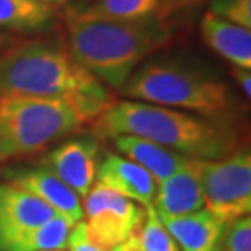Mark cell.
Segmentation results:
<instances>
[{
  "mask_svg": "<svg viewBox=\"0 0 251 251\" xmlns=\"http://www.w3.org/2000/svg\"><path fill=\"white\" fill-rule=\"evenodd\" d=\"M92 130L108 139L142 137L189 158L217 160L238 149V135L232 124L127 98L109 103L92 123Z\"/></svg>",
  "mask_w": 251,
  "mask_h": 251,
  "instance_id": "6da1fadb",
  "label": "cell"
},
{
  "mask_svg": "<svg viewBox=\"0 0 251 251\" xmlns=\"http://www.w3.org/2000/svg\"><path fill=\"white\" fill-rule=\"evenodd\" d=\"M67 48L103 85L123 88L130 74L165 48L173 36L167 22L149 18L140 22L83 20L65 13Z\"/></svg>",
  "mask_w": 251,
  "mask_h": 251,
  "instance_id": "7a4b0ae2",
  "label": "cell"
},
{
  "mask_svg": "<svg viewBox=\"0 0 251 251\" xmlns=\"http://www.w3.org/2000/svg\"><path fill=\"white\" fill-rule=\"evenodd\" d=\"M109 103L83 95H0V162L41 152L92 124Z\"/></svg>",
  "mask_w": 251,
  "mask_h": 251,
  "instance_id": "3957f363",
  "label": "cell"
},
{
  "mask_svg": "<svg viewBox=\"0 0 251 251\" xmlns=\"http://www.w3.org/2000/svg\"><path fill=\"white\" fill-rule=\"evenodd\" d=\"M127 100L186 111L210 121L228 123L237 111L232 90L207 69L183 59H147L121 88Z\"/></svg>",
  "mask_w": 251,
  "mask_h": 251,
  "instance_id": "277c9868",
  "label": "cell"
},
{
  "mask_svg": "<svg viewBox=\"0 0 251 251\" xmlns=\"http://www.w3.org/2000/svg\"><path fill=\"white\" fill-rule=\"evenodd\" d=\"M0 95L92 97L113 101L106 87L52 39H28L0 49Z\"/></svg>",
  "mask_w": 251,
  "mask_h": 251,
  "instance_id": "5b68a950",
  "label": "cell"
},
{
  "mask_svg": "<svg viewBox=\"0 0 251 251\" xmlns=\"http://www.w3.org/2000/svg\"><path fill=\"white\" fill-rule=\"evenodd\" d=\"M199 162L204 205L225 222L251 212V153L240 147L224 158Z\"/></svg>",
  "mask_w": 251,
  "mask_h": 251,
  "instance_id": "8992f818",
  "label": "cell"
},
{
  "mask_svg": "<svg viewBox=\"0 0 251 251\" xmlns=\"http://www.w3.org/2000/svg\"><path fill=\"white\" fill-rule=\"evenodd\" d=\"M88 237L104 248H118L140 230L145 209L95 181L82 201Z\"/></svg>",
  "mask_w": 251,
  "mask_h": 251,
  "instance_id": "52a82bcc",
  "label": "cell"
},
{
  "mask_svg": "<svg viewBox=\"0 0 251 251\" xmlns=\"http://www.w3.org/2000/svg\"><path fill=\"white\" fill-rule=\"evenodd\" d=\"M39 163L51 170L83 201L97 179L100 144L93 137L64 140L44 155Z\"/></svg>",
  "mask_w": 251,
  "mask_h": 251,
  "instance_id": "ba28073f",
  "label": "cell"
},
{
  "mask_svg": "<svg viewBox=\"0 0 251 251\" xmlns=\"http://www.w3.org/2000/svg\"><path fill=\"white\" fill-rule=\"evenodd\" d=\"M5 181L28 191L46 202L57 215H62L70 224L83 220L82 199L74 193L61 178H57L44 165L34 167H10L2 172Z\"/></svg>",
  "mask_w": 251,
  "mask_h": 251,
  "instance_id": "9c48e42d",
  "label": "cell"
},
{
  "mask_svg": "<svg viewBox=\"0 0 251 251\" xmlns=\"http://www.w3.org/2000/svg\"><path fill=\"white\" fill-rule=\"evenodd\" d=\"M152 207L160 217H178L205 207L198 158H189L183 168L158 184Z\"/></svg>",
  "mask_w": 251,
  "mask_h": 251,
  "instance_id": "30bf717a",
  "label": "cell"
},
{
  "mask_svg": "<svg viewBox=\"0 0 251 251\" xmlns=\"http://www.w3.org/2000/svg\"><path fill=\"white\" fill-rule=\"evenodd\" d=\"M97 183L116 191L135 204L149 209L153 205L157 183L142 167L119 153H106L97 168Z\"/></svg>",
  "mask_w": 251,
  "mask_h": 251,
  "instance_id": "8fae6325",
  "label": "cell"
},
{
  "mask_svg": "<svg viewBox=\"0 0 251 251\" xmlns=\"http://www.w3.org/2000/svg\"><path fill=\"white\" fill-rule=\"evenodd\" d=\"M160 220L176 242L179 251H222L224 248L227 222L209 209L204 207L178 217H160Z\"/></svg>",
  "mask_w": 251,
  "mask_h": 251,
  "instance_id": "7c38bea8",
  "label": "cell"
},
{
  "mask_svg": "<svg viewBox=\"0 0 251 251\" xmlns=\"http://www.w3.org/2000/svg\"><path fill=\"white\" fill-rule=\"evenodd\" d=\"M57 215L46 202L10 183H0V240Z\"/></svg>",
  "mask_w": 251,
  "mask_h": 251,
  "instance_id": "4fadbf2b",
  "label": "cell"
},
{
  "mask_svg": "<svg viewBox=\"0 0 251 251\" xmlns=\"http://www.w3.org/2000/svg\"><path fill=\"white\" fill-rule=\"evenodd\" d=\"M199 31L204 43L230 65L251 69V29L205 12L201 18Z\"/></svg>",
  "mask_w": 251,
  "mask_h": 251,
  "instance_id": "5bb4252c",
  "label": "cell"
},
{
  "mask_svg": "<svg viewBox=\"0 0 251 251\" xmlns=\"http://www.w3.org/2000/svg\"><path fill=\"white\" fill-rule=\"evenodd\" d=\"M113 140L119 152L142 167L155 179L157 186L189 162L186 155L135 135H116Z\"/></svg>",
  "mask_w": 251,
  "mask_h": 251,
  "instance_id": "9a60e30c",
  "label": "cell"
},
{
  "mask_svg": "<svg viewBox=\"0 0 251 251\" xmlns=\"http://www.w3.org/2000/svg\"><path fill=\"white\" fill-rule=\"evenodd\" d=\"M74 224L62 215L25 228L0 240V251H52L64 250Z\"/></svg>",
  "mask_w": 251,
  "mask_h": 251,
  "instance_id": "2e32d148",
  "label": "cell"
},
{
  "mask_svg": "<svg viewBox=\"0 0 251 251\" xmlns=\"http://www.w3.org/2000/svg\"><path fill=\"white\" fill-rule=\"evenodd\" d=\"M160 0H90L69 8L70 13L83 20H111V22H140L155 18Z\"/></svg>",
  "mask_w": 251,
  "mask_h": 251,
  "instance_id": "e0dca14e",
  "label": "cell"
},
{
  "mask_svg": "<svg viewBox=\"0 0 251 251\" xmlns=\"http://www.w3.org/2000/svg\"><path fill=\"white\" fill-rule=\"evenodd\" d=\"M57 8L41 0H0V28L36 33L51 26Z\"/></svg>",
  "mask_w": 251,
  "mask_h": 251,
  "instance_id": "ac0fdd59",
  "label": "cell"
},
{
  "mask_svg": "<svg viewBox=\"0 0 251 251\" xmlns=\"http://www.w3.org/2000/svg\"><path fill=\"white\" fill-rule=\"evenodd\" d=\"M123 251H179L176 242L165 228L157 210L145 209V219L140 230L121 245Z\"/></svg>",
  "mask_w": 251,
  "mask_h": 251,
  "instance_id": "d6986e66",
  "label": "cell"
},
{
  "mask_svg": "<svg viewBox=\"0 0 251 251\" xmlns=\"http://www.w3.org/2000/svg\"><path fill=\"white\" fill-rule=\"evenodd\" d=\"M209 12L225 22L251 29V0H212Z\"/></svg>",
  "mask_w": 251,
  "mask_h": 251,
  "instance_id": "ffe728a7",
  "label": "cell"
},
{
  "mask_svg": "<svg viewBox=\"0 0 251 251\" xmlns=\"http://www.w3.org/2000/svg\"><path fill=\"white\" fill-rule=\"evenodd\" d=\"M222 251H251V219L250 215L227 222Z\"/></svg>",
  "mask_w": 251,
  "mask_h": 251,
  "instance_id": "44dd1931",
  "label": "cell"
},
{
  "mask_svg": "<svg viewBox=\"0 0 251 251\" xmlns=\"http://www.w3.org/2000/svg\"><path fill=\"white\" fill-rule=\"evenodd\" d=\"M65 248H67V251H123L121 247L104 248V247H100V245L95 243L93 240L88 237L83 220H80L78 224H75L72 230H70Z\"/></svg>",
  "mask_w": 251,
  "mask_h": 251,
  "instance_id": "7402d4cb",
  "label": "cell"
},
{
  "mask_svg": "<svg viewBox=\"0 0 251 251\" xmlns=\"http://www.w3.org/2000/svg\"><path fill=\"white\" fill-rule=\"evenodd\" d=\"M201 2H205V0H160L157 18L160 22H167L173 15H178L183 10H188L189 7H194Z\"/></svg>",
  "mask_w": 251,
  "mask_h": 251,
  "instance_id": "603a6c76",
  "label": "cell"
},
{
  "mask_svg": "<svg viewBox=\"0 0 251 251\" xmlns=\"http://www.w3.org/2000/svg\"><path fill=\"white\" fill-rule=\"evenodd\" d=\"M251 69H242V67H235L232 65V75L237 80L240 90L242 93L247 97V100H250L251 97Z\"/></svg>",
  "mask_w": 251,
  "mask_h": 251,
  "instance_id": "cb8c5ba5",
  "label": "cell"
},
{
  "mask_svg": "<svg viewBox=\"0 0 251 251\" xmlns=\"http://www.w3.org/2000/svg\"><path fill=\"white\" fill-rule=\"evenodd\" d=\"M41 2H44V3H49V5H52V7H56V8L59 10V8L65 7V5L69 3V0H41Z\"/></svg>",
  "mask_w": 251,
  "mask_h": 251,
  "instance_id": "d4e9b609",
  "label": "cell"
},
{
  "mask_svg": "<svg viewBox=\"0 0 251 251\" xmlns=\"http://www.w3.org/2000/svg\"><path fill=\"white\" fill-rule=\"evenodd\" d=\"M7 44H8V36L3 33H0V49H2L3 46H7Z\"/></svg>",
  "mask_w": 251,
  "mask_h": 251,
  "instance_id": "484cf974",
  "label": "cell"
},
{
  "mask_svg": "<svg viewBox=\"0 0 251 251\" xmlns=\"http://www.w3.org/2000/svg\"><path fill=\"white\" fill-rule=\"evenodd\" d=\"M52 251H65V250H52Z\"/></svg>",
  "mask_w": 251,
  "mask_h": 251,
  "instance_id": "4316f807",
  "label": "cell"
}]
</instances>
